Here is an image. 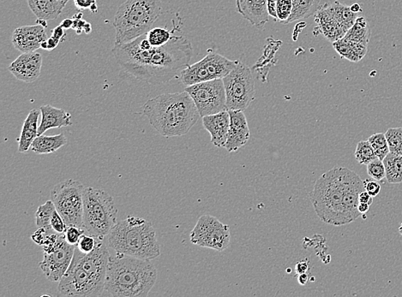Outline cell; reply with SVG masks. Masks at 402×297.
Masks as SVG:
<instances>
[{
  "mask_svg": "<svg viewBox=\"0 0 402 297\" xmlns=\"http://www.w3.org/2000/svg\"><path fill=\"white\" fill-rule=\"evenodd\" d=\"M113 54L125 72L145 83L159 85L180 76L190 65L193 48L184 36H173L163 46L152 47L144 35L131 42L115 45Z\"/></svg>",
  "mask_w": 402,
  "mask_h": 297,
  "instance_id": "1",
  "label": "cell"
},
{
  "mask_svg": "<svg viewBox=\"0 0 402 297\" xmlns=\"http://www.w3.org/2000/svg\"><path fill=\"white\" fill-rule=\"evenodd\" d=\"M109 251L98 239L95 250L84 254L76 247L72 263L62 280L59 291L67 296H100L105 291L107 267Z\"/></svg>",
  "mask_w": 402,
  "mask_h": 297,
  "instance_id": "2",
  "label": "cell"
},
{
  "mask_svg": "<svg viewBox=\"0 0 402 297\" xmlns=\"http://www.w3.org/2000/svg\"><path fill=\"white\" fill-rule=\"evenodd\" d=\"M144 114L160 135L182 136L194 127L201 115L187 92L167 93L148 99Z\"/></svg>",
  "mask_w": 402,
  "mask_h": 297,
  "instance_id": "3",
  "label": "cell"
},
{
  "mask_svg": "<svg viewBox=\"0 0 402 297\" xmlns=\"http://www.w3.org/2000/svg\"><path fill=\"white\" fill-rule=\"evenodd\" d=\"M157 280V270L150 259L116 253L110 255L105 291L117 297H146Z\"/></svg>",
  "mask_w": 402,
  "mask_h": 297,
  "instance_id": "4",
  "label": "cell"
},
{
  "mask_svg": "<svg viewBox=\"0 0 402 297\" xmlns=\"http://www.w3.org/2000/svg\"><path fill=\"white\" fill-rule=\"evenodd\" d=\"M111 248L124 255L144 259H154L161 255V248L150 221L129 216L117 222L109 234Z\"/></svg>",
  "mask_w": 402,
  "mask_h": 297,
  "instance_id": "5",
  "label": "cell"
},
{
  "mask_svg": "<svg viewBox=\"0 0 402 297\" xmlns=\"http://www.w3.org/2000/svg\"><path fill=\"white\" fill-rule=\"evenodd\" d=\"M346 167H334L316 180L310 198L320 220L326 224L348 225L344 210Z\"/></svg>",
  "mask_w": 402,
  "mask_h": 297,
  "instance_id": "6",
  "label": "cell"
},
{
  "mask_svg": "<svg viewBox=\"0 0 402 297\" xmlns=\"http://www.w3.org/2000/svg\"><path fill=\"white\" fill-rule=\"evenodd\" d=\"M162 13V0H126L115 15V45L132 42L146 35Z\"/></svg>",
  "mask_w": 402,
  "mask_h": 297,
  "instance_id": "7",
  "label": "cell"
},
{
  "mask_svg": "<svg viewBox=\"0 0 402 297\" xmlns=\"http://www.w3.org/2000/svg\"><path fill=\"white\" fill-rule=\"evenodd\" d=\"M117 214L114 200L106 191L93 187L84 188V229L89 235L103 240L116 224Z\"/></svg>",
  "mask_w": 402,
  "mask_h": 297,
  "instance_id": "8",
  "label": "cell"
},
{
  "mask_svg": "<svg viewBox=\"0 0 402 297\" xmlns=\"http://www.w3.org/2000/svg\"><path fill=\"white\" fill-rule=\"evenodd\" d=\"M79 181L67 179L55 185L50 198L67 226L84 229V192Z\"/></svg>",
  "mask_w": 402,
  "mask_h": 297,
  "instance_id": "9",
  "label": "cell"
},
{
  "mask_svg": "<svg viewBox=\"0 0 402 297\" xmlns=\"http://www.w3.org/2000/svg\"><path fill=\"white\" fill-rule=\"evenodd\" d=\"M226 110L245 111L255 99V81L247 65L238 61L237 65L224 78Z\"/></svg>",
  "mask_w": 402,
  "mask_h": 297,
  "instance_id": "10",
  "label": "cell"
},
{
  "mask_svg": "<svg viewBox=\"0 0 402 297\" xmlns=\"http://www.w3.org/2000/svg\"><path fill=\"white\" fill-rule=\"evenodd\" d=\"M237 63L217 51L208 50L202 61L186 67L181 72L180 79L186 87L204 81L222 79L236 66Z\"/></svg>",
  "mask_w": 402,
  "mask_h": 297,
  "instance_id": "11",
  "label": "cell"
},
{
  "mask_svg": "<svg viewBox=\"0 0 402 297\" xmlns=\"http://www.w3.org/2000/svg\"><path fill=\"white\" fill-rule=\"evenodd\" d=\"M187 92L199 110L201 117L217 114L226 110V96L223 79L204 81L187 86Z\"/></svg>",
  "mask_w": 402,
  "mask_h": 297,
  "instance_id": "12",
  "label": "cell"
},
{
  "mask_svg": "<svg viewBox=\"0 0 402 297\" xmlns=\"http://www.w3.org/2000/svg\"><path fill=\"white\" fill-rule=\"evenodd\" d=\"M231 232L229 225L211 215H203L191 232V242L197 246L222 252L229 248Z\"/></svg>",
  "mask_w": 402,
  "mask_h": 297,
  "instance_id": "13",
  "label": "cell"
},
{
  "mask_svg": "<svg viewBox=\"0 0 402 297\" xmlns=\"http://www.w3.org/2000/svg\"><path fill=\"white\" fill-rule=\"evenodd\" d=\"M75 245L66 242L65 234H61L57 242L44 246V259L40 262L45 277L52 282H59L72 262Z\"/></svg>",
  "mask_w": 402,
  "mask_h": 297,
  "instance_id": "14",
  "label": "cell"
},
{
  "mask_svg": "<svg viewBox=\"0 0 402 297\" xmlns=\"http://www.w3.org/2000/svg\"><path fill=\"white\" fill-rule=\"evenodd\" d=\"M42 57L38 53H24L11 63L9 72L17 80L31 83L38 79L42 73Z\"/></svg>",
  "mask_w": 402,
  "mask_h": 297,
  "instance_id": "15",
  "label": "cell"
},
{
  "mask_svg": "<svg viewBox=\"0 0 402 297\" xmlns=\"http://www.w3.org/2000/svg\"><path fill=\"white\" fill-rule=\"evenodd\" d=\"M47 40L43 25L22 26L13 32V44L17 50L24 53H33L42 47Z\"/></svg>",
  "mask_w": 402,
  "mask_h": 297,
  "instance_id": "16",
  "label": "cell"
},
{
  "mask_svg": "<svg viewBox=\"0 0 402 297\" xmlns=\"http://www.w3.org/2000/svg\"><path fill=\"white\" fill-rule=\"evenodd\" d=\"M229 113L230 129L225 148L229 153H233L247 144L251 133L244 111H229Z\"/></svg>",
  "mask_w": 402,
  "mask_h": 297,
  "instance_id": "17",
  "label": "cell"
},
{
  "mask_svg": "<svg viewBox=\"0 0 402 297\" xmlns=\"http://www.w3.org/2000/svg\"><path fill=\"white\" fill-rule=\"evenodd\" d=\"M203 125L204 129L210 134L211 143L215 147H225L230 129L229 111L203 117Z\"/></svg>",
  "mask_w": 402,
  "mask_h": 297,
  "instance_id": "18",
  "label": "cell"
},
{
  "mask_svg": "<svg viewBox=\"0 0 402 297\" xmlns=\"http://www.w3.org/2000/svg\"><path fill=\"white\" fill-rule=\"evenodd\" d=\"M268 0H236V8L242 17L256 29H264L269 22Z\"/></svg>",
  "mask_w": 402,
  "mask_h": 297,
  "instance_id": "19",
  "label": "cell"
},
{
  "mask_svg": "<svg viewBox=\"0 0 402 297\" xmlns=\"http://www.w3.org/2000/svg\"><path fill=\"white\" fill-rule=\"evenodd\" d=\"M315 22L316 27L314 29V35H323L331 43L343 38L348 32L331 16L325 6H320L318 13L315 14Z\"/></svg>",
  "mask_w": 402,
  "mask_h": 297,
  "instance_id": "20",
  "label": "cell"
},
{
  "mask_svg": "<svg viewBox=\"0 0 402 297\" xmlns=\"http://www.w3.org/2000/svg\"><path fill=\"white\" fill-rule=\"evenodd\" d=\"M42 113V121L38 128V136H42L48 129L67 127L72 125V115L65 110L45 105L40 107Z\"/></svg>",
  "mask_w": 402,
  "mask_h": 297,
  "instance_id": "21",
  "label": "cell"
},
{
  "mask_svg": "<svg viewBox=\"0 0 402 297\" xmlns=\"http://www.w3.org/2000/svg\"><path fill=\"white\" fill-rule=\"evenodd\" d=\"M40 110L33 109L29 113L24 121L20 139H18V152L21 154L27 153L31 148L33 141L38 136V120Z\"/></svg>",
  "mask_w": 402,
  "mask_h": 297,
  "instance_id": "22",
  "label": "cell"
},
{
  "mask_svg": "<svg viewBox=\"0 0 402 297\" xmlns=\"http://www.w3.org/2000/svg\"><path fill=\"white\" fill-rule=\"evenodd\" d=\"M28 3L33 13L43 21L56 19L65 6L61 0H31Z\"/></svg>",
  "mask_w": 402,
  "mask_h": 297,
  "instance_id": "23",
  "label": "cell"
},
{
  "mask_svg": "<svg viewBox=\"0 0 402 297\" xmlns=\"http://www.w3.org/2000/svg\"><path fill=\"white\" fill-rule=\"evenodd\" d=\"M334 49L342 58L348 59L351 62H359L367 54V47L364 45L342 38L332 43Z\"/></svg>",
  "mask_w": 402,
  "mask_h": 297,
  "instance_id": "24",
  "label": "cell"
},
{
  "mask_svg": "<svg viewBox=\"0 0 402 297\" xmlns=\"http://www.w3.org/2000/svg\"><path fill=\"white\" fill-rule=\"evenodd\" d=\"M66 144L67 139L64 134L51 136L42 135L33 141L31 150L37 154H49L55 153Z\"/></svg>",
  "mask_w": 402,
  "mask_h": 297,
  "instance_id": "25",
  "label": "cell"
},
{
  "mask_svg": "<svg viewBox=\"0 0 402 297\" xmlns=\"http://www.w3.org/2000/svg\"><path fill=\"white\" fill-rule=\"evenodd\" d=\"M329 13L336 19L346 31H348L353 27L358 17V14L353 13L351 7L343 5L339 1H334L331 5H325Z\"/></svg>",
  "mask_w": 402,
  "mask_h": 297,
  "instance_id": "26",
  "label": "cell"
},
{
  "mask_svg": "<svg viewBox=\"0 0 402 297\" xmlns=\"http://www.w3.org/2000/svg\"><path fill=\"white\" fill-rule=\"evenodd\" d=\"M292 1L293 11L288 24L314 16L320 8L321 0H292Z\"/></svg>",
  "mask_w": 402,
  "mask_h": 297,
  "instance_id": "27",
  "label": "cell"
},
{
  "mask_svg": "<svg viewBox=\"0 0 402 297\" xmlns=\"http://www.w3.org/2000/svg\"><path fill=\"white\" fill-rule=\"evenodd\" d=\"M344 38L367 47L370 42L371 29L366 17H357L355 24L346 33Z\"/></svg>",
  "mask_w": 402,
  "mask_h": 297,
  "instance_id": "28",
  "label": "cell"
},
{
  "mask_svg": "<svg viewBox=\"0 0 402 297\" xmlns=\"http://www.w3.org/2000/svg\"><path fill=\"white\" fill-rule=\"evenodd\" d=\"M382 161L385 166V178L388 183L392 184L402 183V156L389 152Z\"/></svg>",
  "mask_w": 402,
  "mask_h": 297,
  "instance_id": "29",
  "label": "cell"
},
{
  "mask_svg": "<svg viewBox=\"0 0 402 297\" xmlns=\"http://www.w3.org/2000/svg\"><path fill=\"white\" fill-rule=\"evenodd\" d=\"M57 210L52 200H47L42 206L38 207L36 214V225L39 228L53 230L51 226V220L54 211Z\"/></svg>",
  "mask_w": 402,
  "mask_h": 297,
  "instance_id": "30",
  "label": "cell"
},
{
  "mask_svg": "<svg viewBox=\"0 0 402 297\" xmlns=\"http://www.w3.org/2000/svg\"><path fill=\"white\" fill-rule=\"evenodd\" d=\"M355 156L356 161H358L360 165L366 166L369 164L371 161L378 158L373 147H371L368 140L361 141V142L357 144Z\"/></svg>",
  "mask_w": 402,
  "mask_h": 297,
  "instance_id": "31",
  "label": "cell"
},
{
  "mask_svg": "<svg viewBox=\"0 0 402 297\" xmlns=\"http://www.w3.org/2000/svg\"><path fill=\"white\" fill-rule=\"evenodd\" d=\"M368 141L373 147L377 157L383 161L389 153V143L385 133H376L370 136Z\"/></svg>",
  "mask_w": 402,
  "mask_h": 297,
  "instance_id": "32",
  "label": "cell"
},
{
  "mask_svg": "<svg viewBox=\"0 0 402 297\" xmlns=\"http://www.w3.org/2000/svg\"><path fill=\"white\" fill-rule=\"evenodd\" d=\"M146 36L152 47H162L173 38L172 33L164 28L151 29Z\"/></svg>",
  "mask_w": 402,
  "mask_h": 297,
  "instance_id": "33",
  "label": "cell"
},
{
  "mask_svg": "<svg viewBox=\"0 0 402 297\" xmlns=\"http://www.w3.org/2000/svg\"><path fill=\"white\" fill-rule=\"evenodd\" d=\"M385 135L390 153L402 156V128H390Z\"/></svg>",
  "mask_w": 402,
  "mask_h": 297,
  "instance_id": "34",
  "label": "cell"
},
{
  "mask_svg": "<svg viewBox=\"0 0 402 297\" xmlns=\"http://www.w3.org/2000/svg\"><path fill=\"white\" fill-rule=\"evenodd\" d=\"M367 172L372 179L382 181L386 177V170L383 161L378 158L374 159L367 165Z\"/></svg>",
  "mask_w": 402,
  "mask_h": 297,
  "instance_id": "35",
  "label": "cell"
},
{
  "mask_svg": "<svg viewBox=\"0 0 402 297\" xmlns=\"http://www.w3.org/2000/svg\"><path fill=\"white\" fill-rule=\"evenodd\" d=\"M293 11L292 0H277V18L283 24H288Z\"/></svg>",
  "mask_w": 402,
  "mask_h": 297,
  "instance_id": "36",
  "label": "cell"
},
{
  "mask_svg": "<svg viewBox=\"0 0 402 297\" xmlns=\"http://www.w3.org/2000/svg\"><path fill=\"white\" fill-rule=\"evenodd\" d=\"M98 239L91 235H85L81 236L79 242H78L77 247L78 250L83 252L84 254L91 253L95 250L96 244H98Z\"/></svg>",
  "mask_w": 402,
  "mask_h": 297,
  "instance_id": "37",
  "label": "cell"
},
{
  "mask_svg": "<svg viewBox=\"0 0 402 297\" xmlns=\"http://www.w3.org/2000/svg\"><path fill=\"white\" fill-rule=\"evenodd\" d=\"M85 230L77 226H68L65 232L66 242L77 246L81 236L84 235Z\"/></svg>",
  "mask_w": 402,
  "mask_h": 297,
  "instance_id": "38",
  "label": "cell"
},
{
  "mask_svg": "<svg viewBox=\"0 0 402 297\" xmlns=\"http://www.w3.org/2000/svg\"><path fill=\"white\" fill-rule=\"evenodd\" d=\"M51 226L54 231L59 234H65L67 227H68L57 210L54 211L53 217H52Z\"/></svg>",
  "mask_w": 402,
  "mask_h": 297,
  "instance_id": "39",
  "label": "cell"
},
{
  "mask_svg": "<svg viewBox=\"0 0 402 297\" xmlns=\"http://www.w3.org/2000/svg\"><path fill=\"white\" fill-rule=\"evenodd\" d=\"M364 191L368 192L372 198H376L381 191L380 184L376 180H366L364 181Z\"/></svg>",
  "mask_w": 402,
  "mask_h": 297,
  "instance_id": "40",
  "label": "cell"
},
{
  "mask_svg": "<svg viewBox=\"0 0 402 297\" xmlns=\"http://www.w3.org/2000/svg\"><path fill=\"white\" fill-rule=\"evenodd\" d=\"M75 6L80 10H89L92 13L98 11V5L96 0H74Z\"/></svg>",
  "mask_w": 402,
  "mask_h": 297,
  "instance_id": "41",
  "label": "cell"
},
{
  "mask_svg": "<svg viewBox=\"0 0 402 297\" xmlns=\"http://www.w3.org/2000/svg\"><path fill=\"white\" fill-rule=\"evenodd\" d=\"M268 13L270 17H273L275 21L277 18V0H268L267 1Z\"/></svg>",
  "mask_w": 402,
  "mask_h": 297,
  "instance_id": "42",
  "label": "cell"
},
{
  "mask_svg": "<svg viewBox=\"0 0 402 297\" xmlns=\"http://www.w3.org/2000/svg\"><path fill=\"white\" fill-rule=\"evenodd\" d=\"M309 267H310V266H309V262L304 261L299 262L295 266V273L297 274V275L307 273Z\"/></svg>",
  "mask_w": 402,
  "mask_h": 297,
  "instance_id": "43",
  "label": "cell"
},
{
  "mask_svg": "<svg viewBox=\"0 0 402 297\" xmlns=\"http://www.w3.org/2000/svg\"><path fill=\"white\" fill-rule=\"evenodd\" d=\"M359 202L367 203L371 206L372 202H373V198H372L371 195L368 194L367 191H363L359 195Z\"/></svg>",
  "mask_w": 402,
  "mask_h": 297,
  "instance_id": "44",
  "label": "cell"
},
{
  "mask_svg": "<svg viewBox=\"0 0 402 297\" xmlns=\"http://www.w3.org/2000/svg\"><path fill=\"white\" fill-rule=\"evenodd\" d=\"M358 210L361 214H366L370 210V205L367 203H359Z\"/></svg>",
  "mask_w": 402,
  "mask_h": 297,
  "instance_id": "45",
  "label": "cell"
},
{
  "mask_svg": "<svg viewBox=\"0 0 402 297\" xmlns=\"http://www.w3.org/2000/svg\"><path fill=\"white\" fill-rule=\"evenodd\" d=\"M309 280V275L307 273L300 274L299 277H297V281L301 285H305L307 284Z\"/></svg>",
  "mask_w": 402,
  "mask_h": 297,
  "instance_id": "46",
  "label": "cell"
},
{
  "mask_svg": "<svg viewBox=\"0 0 402 297\" xmlns=\"http://www.w3.org/2000/svg\"><path fill=\"white\" fill-rule=\"evenodd\" d=\"M350 7H351L352 11H353V13L356 14H358L359 13H360V11H362V9H361V6L359 5L358 3H353V5Z\"/></svg>",
  "mask_w": 402,
  "mask_h": 297,
  "instance_id": "47",
  "label": "cell"
},
{
  "mask_svg": "<svg viewBox=\"0 0 402 297\" xmlns=\"http://www.w3.org/2000/svg\"><path fill=\"white\" fill-rule=\"evenodd\" d=\"M73 24L74 22L72 20L66 19L64 22H63L61 26L64 29H69L70 27H72Z\"/></svg>",
  "mask_w": 402,
  "mask_h": 297,
  "instance_id": "48",
  "label": "cell"
},
{
  "mask_svg": "<svg viewBox=\"0 0 402 297\" xmlns=\"http://www.w3.org/2000/svg\"><path fill=\"white\" fill-rule=\"evenodd\" d=\"M399 233L401 234V235L402 236V224L401 225L400 227H399Z\"/></svg>",
  "mask_w": 402,
  "mask_h": 297,
  "instance_id": "49",
  "label": "cell"
},
{
  "mask_svg": "<svg viewBox=\"0 0 402 297\" xmlns=\"http://www.w3.org/2000/svg\"><path fill=\"white\" fill-rule=\"evenodd\" d=\"M62 2H64L66 5V3L69 1V0H61Z\"/></svg>",
  "mask_w": 402,
  "mask_h": 297,
  "instance_id": "50",
  "label": "cell"
}]
</instances>
